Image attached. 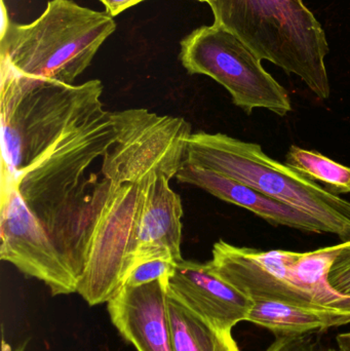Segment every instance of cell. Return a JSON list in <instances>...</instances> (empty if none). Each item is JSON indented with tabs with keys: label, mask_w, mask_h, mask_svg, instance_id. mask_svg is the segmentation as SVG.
<instances>
[{
	"label": "cell",
	"mask_w": 350,
	"mask_h": 351,
	"mask_svg": "<svg viewBox=\"0 0 350 351\" xmlns=\"http://www.w3.org/2000/svg\"><path fill=\"white\" fill-rule=\"evenodd\" d=\"M180 59L189 73L209 76L223 86L247 114L256 108L279 117L292 111L287 90L263 68L262 60L217 23L195 29L185 37Z\"/></svg>",
	"instance_id": "5b68a950"
},
{
	"label": "cell",
	"mask_w": 350,
	"mask_h": 351,
	"mask_svg": "<svg viewBox=\"0 0 350 351\" xmlns=\"http://www.w3.org/2000/svg\"><path fill=\"white\" fill-rule=\"evenodd\" d=\"M0 258L42 282L53 296L78 292L80 280L16 187L1 185Z\"/></svg>",
	"instance_id": "ba28073f"
},
{
	"label": "cell",
	"mask_w": 350,
	"mask_h": 351,
	"mask_svg": "<svg viewBox=\"0 0 350 351\" xmlns=\"http://www.w3.org/2000/svg\"><path fill=\"white\" fill-rule=\"evenodd\" d=\"M168 313L173 351H240L232 333L218 329L170 293Z\"/></svg>",
	"instance_id": "9a60e30c"
},
{
	"label": "cell",
	"mask_w": 350,
	"mask_h": 351,
	"mask_svg": "<svg viewBox=\"0 0 350 351\" xmlns=\"http://www.w3.org/2000/svg\"><path fill=\"white\" fill-rule=\"evenodd\" d=\"M263 351H337L324 348L314 341L310 335L290 336L277 338L266 350Z\"/></svg>",
	"instance_id": "d6986e66"
},
{
	"label": "cell",
	"mask_w": 350,
	"mask_h": 351,
	"mask_svg": "<svg viewBox=\"0 0 350 351\" xmlns=\"http://www.w3.org/2000/svg\"><path fill=\"white\" fill-rule=\"evenodd\" d=\"M170 181L166 176L156 173L148 180L132 269L139 262L156 258L176 263L183 260L182 200L170 187Z\"/></svg>",
	"instance_id": "7c38bea8"
},
{
	"label": "cell",
	"mask_w": 350,
	"mask_h": 351,
	"mask_svg": "<svg viewBox=\"0 0 350 351\" xmlns=\"http://www.w3.org/2000/svg\"><path fill=\"white\" fill-rule=\"evenodd\" d=\"M285 164L314 181L323 182L333 191L350 193L349 167L338 164L320 152L292 145Z\"/></svg>",
	"instance_id": "2e32d148"
},
{
	"label": "cell",
	"mask_w": 350,
	"mask_h": 351,
	"mask_svg": "<svg viewBox=\"0 0 350 351\" xmlns=\"http://www.w3.org/2000/svg\"><path fill=\"white\" fill-rule=\"evenodd\" d=\"M0 64L3 183L24 174L104 108L100 80L74 86L24 75Z\"/></svg>",
	"instance_id": "6da1fadb"
},
{
	"label": "cell",
	"mask_w": 350,
	"mask_h": 351,
	"mask_svg": "<svg viewBox=\"0 0 350 351\" xmlns=\"http://www.w3.org/2000/svg\"><path fill=\"white\" fill-rule=\"evenodd\" d=\"M25 348H26V343L23 344L20 348H16V350H12V348H10V346L4 341V339L2 340V351H24Z\"/></svg>",
	"instance_id": "7402d4cb"
},
{
	"label": "cell",
	"mask_w": 350,
	"mask_h": 351,
	"mask_svg": "<svg viewBox=\"0 0 350 351\" xmlns=\"http://www.w3.org/2000/svg\"><path fill=\"white\" fill-rule=\"evenodd\" d=\"M176 178L181 183L197 186L223 202L251 210L275 226L290 227L304 232L326 233L324 227L310 215L214 171L185 164Z\"/></svg>",
	"instance_id": "4fadbf2b"
},
{
	"label": "cell",
	"mask_w": 350,
	"mask_h": 351,
	"mask_svg": "<svg viewBox=\"0 0 350 351\" xmlns=\"http://www.w3.org/2000/svg\"><path fill=\"white\" fill-rule=\"evenodd\" d=\"M338 351H350V332L339 334L336 337Z\"/></svg>",
	"instance_id": "44dd1931"
},
{
	"label": "cell",
	"mask_w": 350,
	"mask_h": 351,
	"mask_svg": "<svg viewBox=\"0 0 350 351\" xmlns=\"http://www.w3.org/2000/svg\"><path fill=\"white\" fill-rule=\"evenodd\" d=\"M185 164L236 180L316 219L325 232L350 241V202L295 169L273 160L259 144L225 134L191 135Z\"/></svg>",
	"instance_id": "277c9868"
},
{
	"label": "cell",
	"mask_w": 350,
	"mask_h": 351,
	"mask_svg": "<svg viewBox=\"0 0 350 351\" xmlns=\"http://www.w3.org/2000/svg\"><path fill=\"white\" fill-rule=\"evenodd\" d=\"M105 8L106 12L110 16H118L123 10L140 3V2L145 1V0H100Z\"/></svg>",
	"instance_id": "ffe728a7"
},
{
	"label": "cell",
	"mask_w": 350,
	"mask_h": 351,
	"mask_svg": "<svg viewBox=\"0 0 350 351\" xmlns=\"http://www.w3.org/2000/svg\"><path fill=\"white\" fill-rule=\"evenodd\" d=\"M149 177L138 184L115 188L101 213L77 292L90 306L108 303L125 286L133 267Z\"/></svg>",
	"instance_id": "52a82bcc"
},
{
	"label": "cell",
	"mask_w": 350,
	"mask_h": 351,
	"mask_svg": "<svg viewBox=\"0 0 350 351\" xmlns=\"http://www.w3.org/2000/svg\"><path fill=\"white\" fill-rule=\"evenodd\" d=\"M197 1L208 2V1H209V0H197Z\"/></svg>",
	"instance_id": "603a6c76"
},
{
	"label": "cell",
	"mask_w": 350,
	"mask_h": 351,
	"mask_svg": "<svg viewBox=\"0 0 350 351\" xmlns=\"http://www.w3.org/2000/svg\"><path fill=\"white\" fill-rule=\"evenodd\" d=\"M166 282L125 285L107 303L113 326L138 351H173Z\"/></svg>",
	"instance_id": "8fae6325"
},
{
	"label": "cell",
	"mask_w": 350,
	"mask_h": 351,
	"mask_svg": "<svg viewBox=\"0 0 350 351\" xmlns=\"http://www.w3.org/2000/svg\"><path fill=\"white\" fill-rule=\"evenodd\" d=\"M328 280L333 290L350 298V241L342 243L329 269Z\"/></svg>",
	"instance_id": "ac0fdd59"
},
{
	"label": "cell",
	"mask_w": 350,
	"mask_h": 351,
	"mask_svg": "<svg viewBox=\"0 0 350 351\" xmlns=\"http://www.w3.org/2000/svg\"><path fill=\"white\" fill-rule=\"evenodd\" d=\"M175 265L176 262L164 258L139 262L129 272L125 285L138 287L158 280H168L174 270Z\"/></svg>",
	"instance_id": "e0dca14e"
},
{
	"label": "cell",
	"mask_w": 350,
	"mask_h": 351,
	"mask_svg": "<svg viewBox=\"0 0 350 351\" xmlns=\"http://www.w3.org/2000/svg\"><path fill=\"white\" fill-rule=\"evenodd\" d=\"M166 288L187 308L227 333L248 322L253 306V301L218 276L210 262H177Z\"/></svg>",
	"instance_id": "30bf717a"
},
{
	"label": "cell",
	"mask_w": 350,
	"mask_h": 351,
	"mask_svg": "<svg viewBox=\"0 0 350 351\" xmlns=\"http://www.w3.org/2000/svg\"><path fill=\"white\" fill-rule=\"evenodd\" d=\"M248 322L271 331L275 337L320 333L350 324V313L308 308L273 301H253Z\"/></svg>",
	"instance_id": "5bb4252c"
},
{
	"label": "cell",
	"mask_w": 350,
	"mask_h": 351,
	"mask_svg": "<svg viewBox=\"0 0 350 351\" xmlns=\"http://www.w3.org/2000/svg\"><path fill=\"white\" fill-rule=\"evenodd\" d=\"M115 142L102 158L103 177L117 186L138 184L150 175L173 179L185 165L191 125L182 117L147 109L113 111Z\"/></svg>",
	"instance_id": "8992f818"
},
{
	"label": "cell",
	"mask_w": 350,
	"mask_h": 351,
	"mask_svg": "<svg viewBox=\"0 0 350 351\" xmlns=\"http://www.w3.org/2000/svg\"><path fill=\"white\" fill-rule=\"evenodd\" d=\"M116 24L106 12L51 0L31 24L10 22L2 4L0 61L18 73L73 84Z\"/></svg>",
	"instance_id": "3957f363"
},
{
	"label": "cell",
	"mask_w": 350,
	"mask_h": 351,
	"mask_svg": "<svg viewBox=\"0 0 350 351\" xmlns=\"http://www.w3.org/2000/svg\"><path fill=\"white\" fill-rule=\"evenodd\" d=\"M341 247L342 243L306 253L262 251L260 260L267 272V293L271 300L350 313V298L335 292L328 280L331 264Z\"/></svg>",
	"instance_id": "9c48e42d"
},
{
	"label": "cell",
	"mask_w": 350,
	"mask_h": 351,
	"mask_svg": "<svg viewBox=\"0 0 350 351\" xmlns=\"http://www.w3.org/2000/svg\"><path fill=\"white\" fill-rule=\"evenodd\" d=\"M215 23L234 33L261 60L299 76L318 98L331 88L326 33L302 0H209Z\"/></svg>",
	"instance_id": "7a4b0ae2"
}]
</instances>
